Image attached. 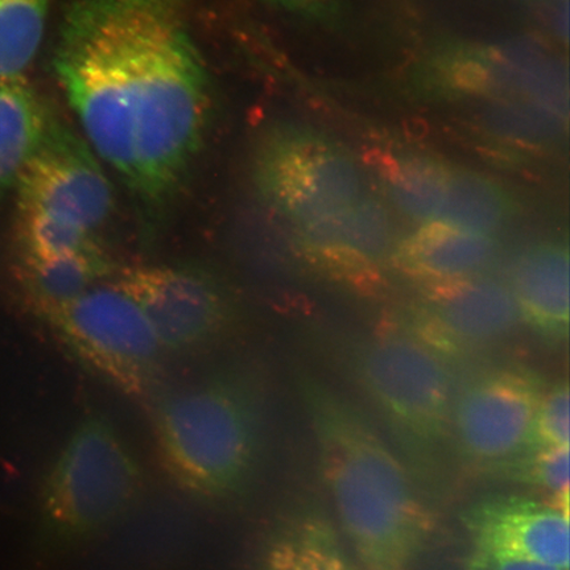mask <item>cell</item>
<instances>
[{"label":"cell","instance_id":"obj_1","mask_svg":"<svg viewBox=\"0 0 570 570\" xmlns=\"http://www.w3.org/2000/svg\"><path fill=\"white\" fill-rule=\"evenodd\" d=\"M188 0H73L53 69L92 151L137 203L156 237L204 145L208 69Z\"/></svg>","mask_w":570,"mask_h":570},{"label":"cell","instance_id":"obj_2","mask_svg":"<svg viewBox=\"0 0 570 570\" xmlns=\"http://www.w3.org/2000/svg\"><path fill=\"white\" fill-rule=\"evenodd\" d=\"M317 459L342 537L360 570H412L432 530L415 474L362 413L323 384L302 381Z\"/></svg>","mask_w":570,"mask_h":570},{"label":"cell","instance_id":"obj_3","mask_svg":"<svg viewBox=\"0 0 570 570\" xmlns=\"http://www.w3.org/2000/svg\"><path fill=\"white\" fill-rule=\"evenodd\" d=\"M420 77L431 95L480 107L483 125L509 145L548 147L567 132L568 69L538 41L448 42Z\"/></svg>","mask_w":570,"mask_h":570},{"label":"cell","instance_id":"obj_4","mask_svg":"<svg viewBox=\"0 0 570 570\" xmlns=\"http://www.w3.org/2000/svg\"><path fill=\"white\" fill-rule=\"evenodd\" d=\"M154 426L170 474L190 494L223 502L245 493L258 465L262 410L244 368H223L163 395Z\"/></svg>","mask_w":570,"mask_h":570},{"label":"cell","instance_id":"obj_5","mask_svg":"<svg viewBox=\"0 0 570 570\" xmlns=\"http://www.w3.org/2000/svg\"><path fill=\"white\" fill-rule=\"evenodd\" d=\"M355 373L386 423L392 445L425 493L443 488L451 449L453 391L446 370L419 342L384 337L355 356Z\"/></svg>","mask_w":570,"mask_h":570},{"label":"cell","instance_id":"obj_6","mask_svg":"<svg viewBox=\"0 0 570 570\" xmlns=\"http://www.w3.org/2000/svg\"><path fill=\"white\" fill-rule=\"evenodd\" d=\"M249 180L256 204L288 234L366 195L351 151L316 128L296 124L275 125L262 135Z\"/></svg>","mask_w":570,"mask_h":570},{"label":"cell","instance_id":"obj_7","mask_svg":"<svg viewBox=\"0 0 570 570\" xmlns=\"http://www.w3.org/2000/svg\"><path fill=\"white\" fill-rule=\"evenodd\" d=\"M141 488L137 460L116 428L90 415L75 428L45 491L49 540L60 548L97 537L124 517Z\"/></svg>","mask_w":570,"mask_h":570},{"label":"cell","instance_id":"obj_8","mask_svg":"<svg viewBox=\"0 0 570 570\" xmlns=\"http://www.w3.org/2000/svg\"><path fill=\"white\" fill-rule=\"evenodd\" d=\"M67 351L128 395L148 394L159 380L164 351L151 326L116 285H95L41 315Z\"/></svg>","mask_w":570,"mask_h":570},{"label":"cell","instance_id":"obj_9","mask_svg":"<svg viewBox=\"0 0 570 570\" xmlns=\"http://www.w3.org/2000/svg\"><path fill=\"white\" fill-rule=\"evenodd\" d=\"M116 287L137 304L164 353L216 344L239 318V302L216 269L195 263L138 265L117 275Z\"/></svg>","mask_w":570,"mask_h":570},{"label":"cell","instance_id":"obj_10","mask_svg":"<svg viewBox=\"0 0 570 570\" xmlns=\"http://www.w3.org/2000/svg\"><path fill=\"white\" fill-rule=\"evenodd\" d=\"M17 223L42 220L98 235L114 213V191L89 142L51 117L16 185Z\"/></svg>","mask_w":570,"mask_h":570},{"label":"cell","instance_id":"obj_11","mask_svg":"<svg viewBox=\"0 0 570 570\" xmlns=\"http://www.w3.org/2000/svg\"><path fill=\"white\" fill-rule=\"evenodd\" d=\"M543 383L529 370H497L476 377L453 399L452 458L463 466L498 475L529 452Z\"/></svg>","mask_w":570,"mask_h":570},{"label":"cell","instance_id":"obj_12","mask_svg":"<svg viewBox=\"0 0 570 570\" xmlns=\"http://www.w3.org/2000/svg\"><path fill=\"white\" fill-rule=\"evenodd\" d=\"M465 525L476 562H531L569 570V515L548 502L494 497L470 508Z\"/></svg>","mask_w":570,"mask_h":570},{"label":"cell","instance_id":"obj_13","mask_svg":"<svg viewBox=\"0 0 570 570\" xmlns=\"http://www.w3.org/2000/svg\"><path fill=\"white\" fill-rule=\"evenodd\" d=\"M387 205L365 195L347 208L289 234L291 246L306 265L356 282L380 269L391 253Z\"/></svg>","mask_w":570,"mask_h":570},{"label":"cell","instance_id":"obj_14","mask_svg":"<svg viewBox=\"0 0 570 570\" xmlns=\"http://www.w3.org/2000/svg\"><path fill=\"white\" fill-rule=\"evenodd\" d=\"M428 316L448 344H481L504 337L518 324V305L502 282L482 275L430 285Z\"/></svg>","mask_w":570,"mask_h":570},{"label":"cell","instance_id":"obj_15","mask_svg":"<svg viewBox=\"0 0 570 570\" xmlns=\"http://www.w3.org/2000/svg\"><path fill=\"white\" fill-rule=\"evenodd\" d=\"M495 235L458 229L440 223L419 225L395 248V265L430 285L480 276L498 253Z\"/></svg>","mask_w":570,"mask_h":570},{"label":"cell","instance_id":"obj_16","mask_svg":"<svg viewBox=\"0 0 570 570\" xmlns=\"http://www.w3.org/2000/svg\"><path fill=\"white\" fill-rule=\"evenodd\" d=\"M520 318L539 336L561 344L569 336V247L551 239L532 246L511 285Z\"/></svg>","mask_w":570,"mask_h":570},{"label":"cell","instance_id":"obj_17","mask_svg":"<svg viewBox=\"0 0 570 570\" xmlns=\"http://www.w3.org/2000/svg\"><path fill=\"white\" fill-rule=\"evenodd\" d=\"M51 117L23 78H0V202L16 188Z\"/></svg>","mask_w":570,"mask_h":570},{"label":"cell","instance_id":"obj_18","mask_svg":"<svg viewBox=\"0 0 570 570\" xmlns=\"http://www.w3.org/2000/svg\"><path fill=\"white\" fill-rule=\"evenodd\" d=\"M452 168V163L431 154H392L381 164V178L390 204L423 225L436 220Z\"/></svg>","mask_w":570,"mask_h":570},{"label":"cell","instance_id":"obj_19","mask_svg":"<svg viewBox=\"0 0 570 570\" xmlns=\"http://www.w3.org/2000/svg\"><path fill=\"white\" fill-rule=\"evenodd\" d=\"M518 204L502 183L481 170L453 164L446 195L434 223L494 235L514 218Z\"/></svg>","mask_w":570,"mask_h":570},{"label":"cell","instance_id":"obj_20","mask_svg":"<svg viewBox=\"0 0 570 570\" xmlns=\"http://www.w3.org/2000/svg\"><path fill=\"white\" fill-rule=\"evenodd\" d=\"M20 283L39 316L95 287L112 273L105 249L53 258H19Z\"/></svg>","mask_w":570,"mask_h":570},{"label":"cell","instance_id":"obj_21","mask_svg":"<svg viewBox=\"0 0 570 570\" xmlns=\"http://www.w3.org/2000/svg\"><path fill=\"white\" fill-rule=\"evenodd\" d=\"M263 570H360L324 522L297 525L276 541Z\"/></svg>","mask_w":570,"mask_h":570},{"label":"cell","instance_id":"obj_22","mask_svg":"<svg viewBox=\"0 0 570 570\" xmlns=\"http://www.w3.org/2000/svg\"><path fill=\"white\" fill-rule=\"evenodd\" d=\"M51 0H0V78L21 77L39 52Z\"/></svg>","mask_w":570,"mask_h":570},{"label":"cell","instance_id":"obj_23","mask_svg":"<svg viewBox=\"0 0 570 570\" xmlns=\"http://www.w3.org/2000/svg\"><path fill=\"white\" fill-rule=\"evenodd\" d=\"M569 446L532 449L511 462L498 475H509L520 483L550 497L556 509L569 515L570 462Z\"/></svg>","mask_w":570,"mask_h":570},{"label":"cell","instance_id":"obj_24","mask_svg":"<svg viewBox=\"0 0 570 570\" xmlns=\"http://www.w3.org/2000/svg\"><path fill=\"white\" fill-rule=\"evenodd\" d=\"M569 403L568 381L544 391L534 413L529 451L569 446Z\"/></svg>","mask_w":570,"mask_h":570},{"label":"cell","instance_id":"obj_25","mask_svg":"<svg viewBox=\"0 0 570 570\" xmlns=\"http://www.w3.org/2000/svg\"><path fill=\"white\" fill-rule=\"evenodd\" d=\"M483 570H560L551 567L539 564H531V562H517V561H490L476 562Z\"/></svg>","mask_w":570,"mask_h":570},{"label":"cell","instance_id":"obj_26","mask_svg":"<svg viewBox=\"0 0 570 570\" xmlns=\"http://www.w3.org/2000/svg\"><path fill=\"white\" fill-rule=\"evenodd\" d=\"M276 3H281L287 7H298L305 3V0H274Z\"/></svg>","mask_w":570,"mask_h":570},{"label":"cell","instance_id":"obj_27","mask_svg":"<svg viewBox=\"0 0 570 570\" xmlns=\"http://www.w3.org/2000/svg\"><path fill=\"white\" fill-rule=\"evenodd\" d=\"M468 570H483V568L480 567L479 564H474L472 568H469Z\"/></svg>","mask_w":570,"mask_h":570}]
</instances>
